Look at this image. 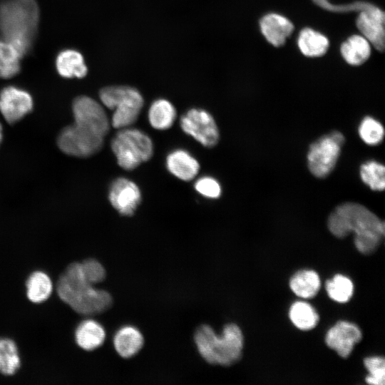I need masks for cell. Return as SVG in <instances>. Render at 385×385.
<instances>
[{
    "mask_svg": "<svg viewBox=\"0 0 385 385\" xmlns=\"http://www.w3.org/2000/svg\"><path fill=\"white\" fill-rule=\"evenodd\" d=\"M328 228L338 238L354 233V245L363 255L374 252L385 232V224L366 207L354 202L337 206L328 218Z\"/></svg>",
    "mask_w": 385,
    "mask_h": 385,
    "instance_id": "obj_1",
    "label": "cell"
},
{
    "mask_svg": "<svg viewBox=\"0 0 385 385\" xmlns=\"http://www.w3.org/2000/svg\"><path fill=\"white\" fill-rule=\"evenodd\" d=\"M56 290L62 301L81 314H100L112 305L110 293L96 289L89 283L79 262L71 263L66 267L58 279Z\"/></svg>",
    "mask_w": 385,
    "mask_h": 385,
    "instance_id": "obj_2",
    "label": "cell"
},
{
    "mask_svg": "<svg viewBox=\"0 0 385 385\" xmlns=\"http://www.w3.org/2000/svg\"><path fill=\"white\" fill-rule=\"evenodd\" d=\"M38 16L35 0H3L0 4V40L11 43L23 56L31 48Z\"/></svg>",
    "mask_w": 385,
    "mask_h": 385,
    "instance_id": "obj_3",
    "label": "cell"
},
{
    "mask_svg": "<svg viewBox=\"0 0 385 385\" xmlns=\"http://www.w3.org/2000/svg\"><path fill=\"white\" fill-rule=\"evenodd\" d=\"M194 341L198 352L209 364L227 366L237 362L242 357L244 338L235 324H226L220 335L210 326L202 324L197 328Z\"/></svg>",
    "mask_w": 385,
    "mask_h": 385,
    "instance_id": "obj_4",
    "label": "cell"
},
{
    "mask_svg": "<svg viewBox=\"0 0 385 385\" xmlns=\"http://www.w3.org/2000/svg\"><path fill=\"white\" fill-rule=\"evenodd\" d=\"M111 147L118 165L124 170H132L142 163L150 160L153 145L150 137L143 131L121 128L111 140Z\"/></svg>",
    "mask_w": 385,
    "mask_h": 385,
    "instance_id": "obj_5",
    "label": "cell"
},
{
    "mask_svg": "<svg viewBox=\"0 0 385 385\" xmlns=\"http://www.w3.org/2000/svg\"><path fill=\"white\" fill-rule=\"evenodd\" d=\"M99 97L106 107L113 111L111 124L118 129L134 124L143 106L141 94L128 86L106 87L100 91Z\"/></svg>",
    "mask_w": 385,
    "mask_h": 385,
    "instance_id": "obj_6",
    "label": "cell"
},
{
    "mask_svg": "<svg viewBox=\"0 0 385 385\" xmlns=\"http://www.w3.org/2000/svg\"><path fill=\"white\" fill-rule=\"evenodd\" d=\"M344 140L341 133L334 131L310 145L307 164L314 176L322 178L331 173L337 163Z\"/></svg>",
    "mask_w": 385,
    "mask_h": 385,
    "instance_id": "obj_7",
    "label": "cell"
},
{
    "mask_svg": "<svg viewBox=\"0 0 385 385\" xmlns=\"http://www.w3.org/2000/svg\"><path fill=\"white\" fill-rule=\"evenodd\" d=\"M103 140L104 138L73 123L61 131L57 143L64 153L85 158L98 153L103 147Z\"/></svg>",
    "mask_w": 385,
    "mask_h": 385,
    "instance_id": "obj_8",
    "label": "cell"
},
{
    "mask_svg": "<svg viewBox=\"0 0 385 385\" xmlns=\"http://www.w3.org/2000/svg\"><path fill=\"white\" fill-rule=\"evenodd\" d=\"M182 130L207 148H212L219 140V130L212 116L206 111L190 109L180 121Z\"/></svg>",
    "mask_w": 385,
    "mask_h": 385,
    "instance_id": "obj_9",
    "label": "cell"
},
{
    "mask_svg": "<svg viewBox=\"0 0 385 385\" xmlns=\"http://www.w3.org/2000/svg\"><path fill=\"white\" fill-rule=\"evenodd\" d=\"M74 123L103 138L108 134L110 122L103 106L93 98L82 96L73 103Z\"/></svg>",
    "mask_w": 385,
    "mask_h": 385,
    "instance_id": "obj_10",
    "label": "cell"
},
{
    "mask_svg": "<svg viewBox=\"0 0 385 385\" xmlns=\"http://www.w3.org/2000/svg\"><path fill=\"white\" fill-rule=\"evenodd\" d=\"M108 199L112 206L123 216H132L141 202L138 185L125 178L115 179L111 185Z\"/></svg>",
    "mask_w": 385,
    "mask_h": 385,
    "instance_id": "obj_11",
    "label": "cell"
},
{
    "mask_svg": "<svg viewBox=\"0 0 385 385\" xmlns=\"http://www.w3.org/2000/svg\"><path fill=\"white\" fill-rule=\"evenodd\" d=\"M33 99L26 91L16 86L4 88L0 93V112L9 123H14L31 112Z\"/></svg>",
    "mask_w": 385,
    "mask_h": 385,
    "instance_id": "obj_12",
    "label": "cell"
},
{
    "mask_svg": "<svg viewBox=\"0 0 385 385\" xmlns=\"http://www.w3.org/2000/svg\"><path fill=\"white\" fill-rule=\"evenodd\" d=\"M359 327L351 322L339 321L331 327L325 336L328 347L334 350L339 356L347 358L354 346L361 339Z\"/></svg>",
    "mask_w": 385,
    "mask_h": 385,
    "instance_id": "obj_13",
    "label": "cell"
},
{
    "mask_svg": "<svg viewBox=\"0 0 385 385\" xmlns=\"http://www.w3.org/2000/svg\"><path fill=\"white\" fill-rule=\"evenodd\" d=\"M359 12L356 19L357 28L376 49L382 51L384 48V11L371 4Z\"/></svg>",
    "mask_w": 385,
    "mask_h": 385,
    "instance_id": "obj_14",
    "label": "cell"
},
{
    "mask_svg": "<svg viewBox=\"0 0 385 385\" xmlns=\"http://www.w3.org/2000/svg\"><path fill=\"white\" fill-rule=\"evenodd\" d=\"M260 29L269 43L274 46H282L293 31L292 23L277 14H269L260 20Z\"/></svg>",
    "mask_w": 385,
    "mask_h": 385,
    "instance_id": "obj_15",
    "label": "cell"
},
{
    "mask_svg": "<svg viewBox=\"0 0 385 385\" xmlns=\"http://www.w3.org/2000/svg\"><path fill=\"white\" fill-rule=\"evenodd\" d=\"M168 171L183 181H190L195 178L200 170L197 160L188 151L175 150L168 154L166 158Z\"/></svg>",
    "mask_w": 385,
    "mask_h": 385,
    "instance_id": "obj_16",
    "label": "cell"
},
{
    "mask_svg": "<svg viewBox=\"0 0 385 385\" xmlns=\"http://www.w3.org/2000/svg\"><path fill=\"white\" fill-rule=\"evenodd\" d=\"M144 339L138 329L126 325L120 327L113 337V345L117 353L123 358H130L141 349Z\"/></svg>",
    "mask_w": 385,
    "mask_h": 385,
    "instance_id": "obj_17",
    "label": "cell"
},
{
    "mask_svg": "<svg viewBox=\"0 0 385 385\" xmlns=\"http://www.w3.org/2000/svg\"><path fill=\"white\" fill-rule=\"evenodd\" d=\"M77 344L83 349L92 351L103 344L106 339L103 327L93 319L81 322L75 332Z\"/></svg>",
    "mask_w": 385,
    "mask_h": 385,
    "instance_id": "obj_18",
    "label": "cell"
},
{
    "mask_svg": "<svg viewBox=\"0 0 385 385\" xmlns=\"http://www.w3.org/2000/svg\"><path fill=\"white\" fill-rule=\"evenodd\" d=\"M56 65L58 73L64 78H83L88 71L82 55L73 49L59 53Z\"/></svg>",
    "mask_w": 385,
    "mask_h": 385,
    "instance_id": "obj_19",
    "label": "cell"
},
{
    "mask_svg": "<svg viewBox=\"0 0 385 385\" xmlns=\"http://www.w3.org/2000/svg\"><path fill=\"white\" fill-rule=\"evenodd\" d=\"M321 286L318 274L311 270L296 272L289 280V287L298 297L304 299L312 298L318 293Z\"/></svg>",
    "mask_w": 385,
    "mask_h": 385,
    "instance_id": "obj_20",
    "label": "cell"
},
{
    "mask_svg": "<svg viewBox=\"0 0 385 385\" xmlns=\"http://www.w3.org/2000/svg\"><path fill=\"white\" fill-rule=\"evenodd\" d=\"M340 50L342 56L349 64L359 66L369 58L371 46L365 37L354 35L342 44Z\"/></svg>",
    "mask_w": 385,
    "mask_h": 385,
    "instance_id": "obj_21",
    "label": "cell"
},
{
    "mask_svg": "<svg viewBox=\"0 0 385 385\" xmlns=\"http://www.w3.org/2000/svg\"><path fill=\"white\" fill-rule=\"evenodd\" d=\"M297 43L301 52L308 57L322 56L329 48L327 38L309 28L301 31Z\"/></svg>",
    "mask_w": 385,
    "mask_h": 385,
    "instance_id": "obj_22",
    "label": "cell"
},
{
    "mask_svg": "<svg viewBox=\"0 0 385 385\" xmlns=\"http://www.w3.org/2000/svg\"><path fill=\"white\" fill-rule=\"evenodd\" d=\"M176 118V111L173 105L165 99L155 101L148 110V120L156 130L169 129Z\"/></svg>",
    "mask_w": 385,
    "mask_h": 385,
    "instance_id": "obj_23",
    "label": "cell"
},
{
    "mask_svg": "<svg viewBox=\"0 0 385 385\" xmlns=\"http://www.w3.org/2000/svg\"><path fill=\"white\" fill-rule=\"evenodd\" d=\"M26 295L34 303H41L51 294L52 282L47 274L41 271H35L26 280Z\"/></svg>",
    "mask_w": 385,
    "mask_h": 385,
    "instance_id": "obj_24",
    "label": "cell"
},
{
    "mask_svg": "<svg viewBox=\"0 0 385 385\" xmlns=\"http://www.w3.org/2000/svg\"><path fill=\"white\" fill-rule=\"evenodd\" d=\"M289 316L293 324L304 331L314 328L319 322V315L314 307L302 301L296 302L292 304Z\"/></svg>",
    "mask_w": 385,
    "mask_h": 385,
    "instance_id": "obj_25",
    "label": "cell"
},
{
    "mask_svg": "<svg viewBox=\"0 0 385 385\" xmlns=\"http://www.w3.org/2000/svg\"><path fill=\"white\" fill-rule=\"evenodd\" d=\"M21 53L10 43L0 40V78H9L20 71Z\"/></svg>",
    "mask_w": 385,
    "mask_h": 385,
    "instance_id": "obj_26",
    "label": "cell"
},
{
    "mask_svg": "<svg viewBox=\"0 0 385 385\" xmlns=\"http://www.w3.org/2000/svg\"><path fill=\"white\" fill-rule=\"evenodd\" d=\"M21 359L16 343L10 339H0V373L13 375L19 369Z\"/></svg>",
    "mask_w": 385,
    "mask_h": 385,
    "instance_id": "obj_27",
    "label": "cell"
},
{
    "mask_svg": "<svg viewBox=\"0 0 385 385\" xmlns=\"http://www.w3.org/2000/svg\"><path fill=\"white\" fill-rule=\"evenodd\" d=\"M325 289L332 300L339 303H345L353 295L354 285L349 277L338 274L334 275L332 279L326 282Z\"/></svg>",
    "mask_w": 385,
    "mask_h": 385,
    "instance_id": "obj_28",
    "label": "cell"
},
{
    "mask_svg": "<svg viewBox=\"0 0 385 385\" xmlns=\"http://www.w3.org/2000/svg\"><path fill=\"white\" fill-rule=\"evenodd\" d=\"M360 175L364 183L373 190H383L385 187V168L383 165L369 161L361 165Z\"/></svg>",
    "mask_w": 385,
    "mask_h": 385,
    "instance_id": "obj_29",
    "label": "cell"
},
{
    "mask_svg": "<svg viewBox=\"0 0 385 385\" xmlns=\"http://www.w3.org/2000/svg\"><path fill=\"white\" fill-rule=\"evenodd\" d=\"M359 133L363 141L366 144L374 145L382 140L384 130L379 121L370 116H366L361 122Z\"/></svg>",
    "mask_w": 385,
    "mask_h": 385,
    "instance_id": "obj_30",
    "label": "cell"
},
{
    "mask_svg": "<svg viewBox=\"0 0 385 385\" xmlns=\"http://www.w3.org/2000/svg\"><path fill=\"white\" fill-rule=\"evenodd\" d=\"M364 364L369 372L365 381L371 385H384L385 383V360L381 356L366 357Z\"/></svg>",
    "mask_w": 385,
    "mask_h": 385,
    "instance_id": "obj_31",
    "label": "cell"
},
{
    "mask_svg": "<svg viewBox=\"0 0 385 385\" xmlns=\"http://www.w3.org/2000/svg\"><path fill=\"white\" fill-rule=\"evenodd\" d=\"M82 272L86 279L94 285L101 282L106 277L103 265L95 259H88L81 263Z\"/></svg>",
    "mask_w": 385,
    "mask_h": 385,
    "instance_id": "obj_32",
    "label": "cell"
},
{
    "mask_svg": "<svg viewBox=\"0 0 385 385\" xmlns=\"http://www.w3.org/2000/svg\"><path fill=\"white\" fill-rule=\"evenodd\" d=\"M195 188L197 192L208 198H218L221 195L220 183L208 176L199 178L195 183Z\"/></svg>",
    "mask_w": 385,
    "mask_h": 385,
    "instance_id": "obj_33",
    "label": "cell"
},
{
    "mask_svg": "<svg viewBox=\"0 0 385 385\" xmlns=\"http://www.w3.org/2000/svg\"><path fill=\"white\" fill-rule=\"evenodd\" d=\"M312 1L322 9L334 12L361 11L372 4L364 1H356L347 4L335 5L331 4L328 0Z\"/></svg>",
    "mask_w": 385,
    "mask_h": 385,
    "instance_id": "obj_34",
    "label": "cell"
},
{
    "mask_svg": "<svg viewBox=\"0 0 385 385\" xmlns=\"http://www.w3.org/2000/svg\"><path fill=\"white\" fill-rule=\"evenodd\" d=\"M2 134H3V133H2V127H1V125L0 123V143H1V140H2Z\"/></svg>",
    "mask_w": 385,
    "mask_h": 385,
    "instance_id": "obj_35",
    "label": "cell"
}]
</instances>
